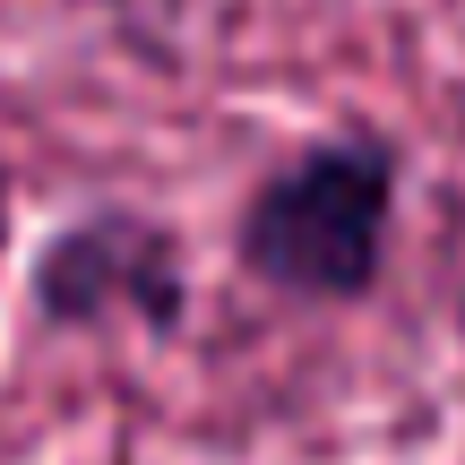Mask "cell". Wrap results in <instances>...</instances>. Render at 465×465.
Masks as SVG:
<instances>
[{
  "label": "cell",
  "instance_id": "6da1fadb",
  "mask_svg": "<svg viewBox=\"0 0 465 465\" xmlns=\"http://www.w3.org/2000/svg\"><path fill=\"white\" fill-rule=\"evenodd\" d=\"M397 182L405 155L380 130H336L293 147L242 199V224H232L242 276L276 302H362L388 267Z\"/></svg>",
  "mask_w": 465,
  "mask_h": 465
},
{
  "label": "cell",
  "instance_id": "7a4b0ae2",
  "mask_svg": "<svg viewBox=\"0 0 465 465\" xmlns=\"http://www.w3.org/2000/svg\"><path fill=\"white\" fill-rule=\"evenodd\" d=\"M35 311L44 328H147L173 336L190 311V267L173 224L138 207H95L61 224L35 259Z\"/></svg>",
  "mask_w": 465,
  "mask_h": 465
},
{
  "label": "cell",
  "instance_id": "3957f363",
  "mask_svg": "<svg viewBox=\"0 0 465 465\" xmlns=\"http://www.w3.org/2000/svg\"><path fill=\"white\" fill-rule=\"evenodd\" d=\"M0 250H9V164H0Z\"/></svg>",
  "mask_w": 465,
  "mask_h": 465
}]
</instances>
